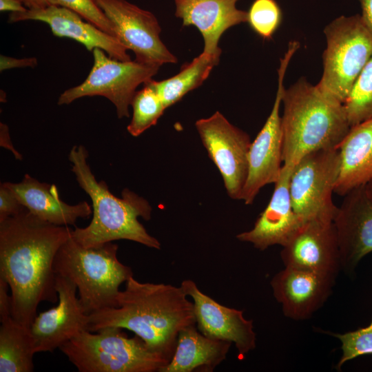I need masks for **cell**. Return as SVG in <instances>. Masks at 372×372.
<instances>
[{
    "label": "cell",
    "mask_w": 372,
    "mask_h": 372,
    "mask_svg": "<svg viewBox=\"0 0 372 372\" xmlns=\"http://www.w3.org/2000/svg\"><path fill=\"white\" fill-rule=\"evenodd\" d=\"M282 21V11L275 0H255L247 12L251 28L265 39H271Z\"/></svg>",
    "instance_id": "obj_28"
},
{
    "label": "cell",
    "mask_w": 372,
    "mask_h": 372,
    "mask_svg": "<svg viewBox=\"0 0 372 372\" xmlns=\"http://www.w3.org/2000/svg\"><path fill=\"white\" fill-rule=\"evenodd\" d=\"M335 278L302 269L285 267L273 276L271 287L285 317L309 319L330 297Z\"/></svg>",
    "instance_id": "obj_17"
},
{
    "label": "cell",
    "mask_w": 372,
    "mask_h": 372,
    "mask_svg": "<svg viewBox=\"0 0 372 372\" xmlns=\"http://www.w3.org/2000/svg\"><path fill=\"white\" fill-rule=\"evenodd\" d=\"M282 104L285 167L293 168L310 152L338 148L351 128L344 104L304 77L284 90Z\"/></svg>",
    "instance_id": "obj_4"
},
{
    "label": "cell",
    "mask_w": 372,
    "mask_h": 372,
    "mask_svg": "<svg viewBox=\"0 0 372 372\" xmlns=\"http://www.w3.org/2000/svg\"><path fill=\"white\" fill-rule=\"evenodd\" d=\"M25 208L4 184L0 185V221L23 211Z\"/></svg>",
    "instance_id": "obj_31"
},
{
    "label": "cell",
    "mask_w": 372,
    "mask_h": 372,
    "mask_svg": "<svg viewBox=\"0 0 372 372\" xmlns=\"http://www.w3.org/2000/svg\"><path fill=\"white\" fill-rule=\"evenodd\" d=\"M300 48L291 41L280 60L278 69V89L271 111L263 127L251 142L248 156V175L240 200L251 204L261 188L276 183L280 178L282 161L283 134L280 108L285 90L283 82L289 63Z\"/></svg>",
    "instance_id": "obj_9"
},
{
    "label": "cell",
    "mask_w": 372,
    "mask_h": 372,
    "mask_svg": "<svg viewBox=\"0 0 372 372\" xmlns=\"http://www.w3.org/2000/svg\"><path fill=\"white\" fill-rule=\"evenodd\" d=\"M87 158V150L81 145L73 146L68 156L76 181L92 205L90 223L84 228L72 229V238L84 247L125 239L159 249L160 242L138 220V217L145 220L151 218L152 209L147 200L128 189L122 192V198L114 196L104 180H96Z\"/></svg>",
    "instance_id": "obj_3"
},
{
    "label": "cell",
    "mask_w": 372,
    "mask_h": 372,
    "mask_svg": "<svg viewBox=\"0 0 372 372\" xmlns=\"http://www.w3.org/2000/svg\"><path fill=\"white\" fill-rule=\"evenodd\" d=\"M327 47L317 86L343 103L372 56V32L359 14L340 16L324 29Z\"/></svg>",
    "instance_id": "obj_7"
},
{
    "label": "cell",
    "mask_w": 372,
    "mask_h": 372,
    "mask_svg": "<svg viewBox=\"0 0 372 372\" xmlns=\"http://www.w3.org/2000/svg\"><path fill=\"white\" fill-rule=\"evenodd\" d=\"M0 322V372L33 371L36 353L30 327L12 316Z\"/></svg>",
    "instance_id": "obj_24"
},
{
    "label": "cell",
    "mask_w": 372,
    "mask_h": 372,
    "mask_svg": "<svg viewBox=\"0 0 372 372\" xmlns=\"http://www.w3.org/2000/svg\"><path fill=\"white\" fill-rule=\"evenodd\" d=\"M208 155L220 172L228 196L240 200L248 175L249 136L217 111L195 123Z\"/></svg>",
    "instance_id": "obj_11"
},
{
    "label": "cell",
    "mask_w": 372,
    "mask_h": 372,
    "mask_svg": "<svg viewBox=\"0 0 372 372\" xmlns=\"http://www.w3.org/2000/svg\"><path fill=\"white\" fill-rule=\"evenodd\" d=\"M56 291L58 304L37 315L30 327L36 353L53 352L88 331L89 315L77 296L76 285L56 275Z\"/></svg>",
    "instance_id": "obj_14"
},
{
    "label": "cell",
    "mask_w": 372,
    "mask_h": 372,
    "mask_svg": "<svg viewBox=\"0 0 372 372\" xmlns=\"http://www.w3.org/2000/svg\"><path fill=\"white\" fill-rule=\"evenodd\" d=\"M3 184L30 213L56 225L76 226L78 218H89L92 213V209L86 201L68 205L60 199L55 185L41 183L27 174L19 183L5 182Z\"/></svg>",
    "instance_id": "obj_21"
},
{
    "label": "cell",
    "mask_w": 372,
    "mask_h": 372,
    "mask_svg": "<svg viewBox=\"0 0 372 372\" xmlns=\"http://www.w3.org/2000/svg\"><path fill=\"white\" fill-rule=\"evenodd\" d=\"M231 342L208 338L196 324L181 330L169 363L160 372H212L225 358Z\"/></svg>",
    "instance_id": "obj_23"
},
{
    "label": "cell",
    "mask_w": 372,
    "mask_h": 372,
    "mask_svg": "<svg viewBox=\"0 0 372 372\" xmlns=\"http://www.w3.org/2000/svg\"><path fill=\"white\" fill-rule=\"evenodd\" d=\"M239 0H174L175 15L185 26L194 25L204 40L203 52L221 54L222 34L229 28L247 22V12L237 8Z\"/></svg>",
    "instance_id": "obj_20"
},
{
    "label": "cell",
    "mask_w": 372,
    "mask_h": 372,
    "mask_svg": "<svg viewBox=\"0 0 372 372\" xmlns=\"http://www.w3.org/2000/svg\"><path fill=\"white\" fill-rule=\"evenodd\" d=\"M111 22L116 37L145 63H176L177 58L160 38L161 28L153 13L126 0H94Z\"/></svg>",
    "instance_id": "obj_12"
},
{
    "label": "cell",
    "mask_w": 372,
    "mask_h": 372,
    "mask_svg": "<svg viewBox=\"0 0 372 372\" xmlns=\"http://www.w3.org/2000/svg\"><path fill=\"white\" fill-rule=\"evenodd\" d=\"M365 187L366 189L367 193L370 196V197L372 198V179H371L366 185Z\"/></svg>",
    "instance_id": "obj_38"
},
{
    "label": "cell",
    "mask_w": 372,
    "mask_h": 372,
    "mask_svg": "<svg viewBox=\"0 0 372 372\" xmlns=\"http://www.w3.org/2000/svg\"><path fill=\"white\" fill-rule=\"evenodd\" d=\"M150 80L143 84L141 90L136 91L131 103L133 114L127 130L133 136H138L156 125L166 109Z\"/></svg>",
    "instance_id": "obj_26"
},
{
    "label": "cell",
    "mask_w": 372,
    "mask_h": 372,
    "mask_svg": "<svg viewBox=\"0 0 372 372\" xmlns=\"http://www.w3.org/2000/svg\"><path fill=\"white\" fill-rule=\"evenodd\" d=\"M334 216H321L305 221L282 247L285 267L317 272L336 278L342 269Z\"/></svg>",
    "instance_id": "obj_13"
},
{
    "label": "cell",
    "mask_w": 372,
    "mask_h": 372,
    "mask_svg": "<svg viewBox=\"0 0 372 372\" xmlns=\"http://www.w3.org/2000/svg\"><path fill=\"white\" fill-rule=\"evenodd\" d=\"M52 6L68 8L83 19L116 37L112 25L94 0H48ZM117 39V38H116Z\"/></svg>",
    "instance_id": "obj_30"
},
{
    "label": "cell",
    "mask_w": 372,
    "mask_h": 372,
    "mask_svg": "<svg viewBox=\"0 0 372 372\" xmlns=\"http://www.w3.org/2000/svg\"><path fill=\"white\" fill-rule=\"evenodd\" d=\"M9 289L7 282L0 278V320L12 316L11 297L8 294Z\"/></svg>",
    "instance_id": "obj_33"
},
{
    "label": "cell",
    "mask_w": 372,
    "mask_h": 372,
    "mask_svg": "<svg viewBox=\"0 0 372 372\" xmlns=\"http://www.w3.org/2000/svg\"><path fill=\"white\" fill-rule=\"evenodd\" d=\"M351 127L372 119V56L344 103Z\"/></svg>",
    "instance_id": "obj_27"
},
{
    "label": "cell",
    "mask_w": 372,
    "mask_h": 372,
    "mask_svg": "<svg viewBox=\"0 0 372 372\" xmlns=\"http://www.w3.org/2000/svg\"><path fill=\"white\" fill-rule=\"evenodd\" d=\"M362 9L360 14L368 28L372 32V0H358Z\"/></svg>",
    "instance_id": "obj_35"
},
{
    "label": "cell",
    "mask_w": 372,
    "mask_h": 372,
    "mask_svg": "<svg viewBox=\"0 0 372 372\" xmlns=\"http://www.w3.org/2000/svg\"><path fill=\"white\" fill-rule=\"evenodd\" d=\"M293 168L282 166L269 204L253 228L238 234L237 239L251 243L260 251L273 245L283 247L304 223L291 204L289 180Z\"/></svg>",
    "instance_id": "obj_19"
},
{
    "label": "cell",
    "mask_w": 372,
    "mask_h": 372,
    "mask_svg": "<svg viewBox=\"0 0 372 372\" xmlns=\"http://www.w3.org/2000/svg\"><path fill=\"white\" fill-rule=\"evenodd\" d=\"M94 63L85 81L64 91L58 105L70 104L84 97L101 96L116 107L119 118L129 117V107L136 88L157 74L160 65L134 61H121L105 54L99 48L92 51Z\"/></svg>",
    "instance_id": "obj_8"
},
{
    "label": "cell",
    "mask_w": 372,
    "mask_h": 372,
    "mask_svg": "<svg viewBox=\"0 0 372 372\" xmlns=\"http://www.w3.org/2000/svg\"><path fill=\"white\" fill-rule=\"evenodd\" d=\"M0 141L1 146H3L5 148L10 149L17 159H21L22 157L19 153L17 152L13 147V145L10 141L9 136V129L8 127L2 123L0 125Z\"/></svg>",
    "instance_id": "obj_34"
},
{
    "label": "cell",
    "mask_w": 372,
    "mask_h": 372,
    "mask_svg": "<svg viewBox=\"0 0 372 372\" xmlns=\"http://www.w3.org/2000/svg\"><path fill=\"white\" fill-rule=\"evenodd\" d=\"M37 65V59L35 57L17 59L4 55L0 56V70L1 72L16 68H34Z\"/></svg>",
    "instance_id": "obj_32"
},
{
    "label": "cell",
    "mask_w": 372,
    "mask_h": 372,
    "mask_svg": "<svg viewBox=\"0 0 372 372\" xmlns=\"http://www.w3.org/2000/svg\"><path fill=\"white\" fill-rule=\"evenodd\" d=\"M72 229L26 209L0 221V278L9 285L12 318L30 327L42 301H58L54 258Z\"/></svg>",
    "instance_id": "obj_1"
},
{
    "label": "cell",
    "mask_w": 372,
    "mask_h": 372,
    "mask_svg": "<svg viewBox=\"0 0 372 372\" xmlns=\"http://www.w3.org/2000/svg\"><path fill=\"white\" fill-rule=\"evenodd\" d=\"M220 55L203 52L180 71L169 79L150 82L166 108L180 100L187 93L199 87L219 63Z\"/></svg>",
    "instance_id": "obj_25"
},
{
    "label": "cell",
    "mask_w": 372,
    "mask_h": 372,
    "mask_svg": "<svg viewBox=\"0 0 372 372\" xmlns=\"http://www.w3.org/2000/svg\"><path fill=\"white\" fill-rule=\"evenodd\" d=\"M337 207L335 226L342 269L352 273L359 262L372 252V198L365 185L346 194Z\"/></svg>",
    "instance_id": "obj_16"
},
{
    "label": "cell",
    "mask_w": 372,
    "mask_h": 372,
    "mask_svg": "<svg viewBox=\"0 0 372 372\" xmlns=\"http://www.w3.org/2000/svg\"><path fill=\"white\" fill-rule=\"evenodd\" d=\"M60 349L79 372H160L172 358L117 327L83 331Z\"/></svg>",
    "instance_id": "obj_6"
},
{
    "label": "cell",
    "mask_w": 372,
    "mask_h": 372,
    "mask_svg": "<svg viewBox=\"0 0 372 372\" xmlns=\"http://www.w3.org/2000/svg\"><path fill=\"white\" fill-rule=\"evenodd\" d=\"M117 251L118 245L112 242L84 247L70 236L56 253L53 263L56 275L76 285L88 315L116 307L119 287L133 276L132 269L118 260Z\"/></svg>",
    "instance_id": "obj_5"
},
{
    "label": "cell",
    "mask_w": 372,
    "mask_h": 372,
    "mask_svg": "<svg viewBox=\"0 0 372 372\" xmlns=\"http://www.w3.org/2000/svg\"><path fill=\"white\" fill-rule=\"evenodd\" d=\"M28 20L47 23L54 36L74 39L89 51L99 48L113 59L131 60L127 49L118 39L83 21L80 15L68 8L51 5L43 9L11 12L8 17L10 23Z\"/></svg>",
    "instance_id": "obj_18"
},
{
    "label": "cell",
    "mask_w": 372,
    "mask_h": 372,
    "mask_svg": "<svg viewBox=\"0 0 372 372\" xmlns=\"http://www.w3.org/2000/svg\"><path fill=\"white\" fill-rule=\"evenodd\" d=\"M338 150L340 165L334 193L344 196L372 179V119L351 127Z\"/></svg>",
    "instance_id": "obj_22"
},
{
    "label": "cell",
    "mask_w": 372,
    "mask_h": 372,
    "mask_svg": "<svg viewBox=\"0 0 372 372\" xmlns=\"http://www.w3.org/2000/svg\"><path fill=\"white\" fill-rule=\"evenodd\" d=\"M187 296L181 287L141 282L132 276L119 291L116 307L89 315L88 331L127 329L151 349L172 358L179 332L196 324L194 304Z\"/></svg>",
    "instance_id": "obj_2"
},
{
    "label": "cell",
    "mask_w": 372,
    "mask_h": 372,
    "mask_svg": "<svg viewBox=\"0 0 372 372\" xmlns=\"http://www.w3.org/2000/svg\"><path fill=\"white\" fill-rule=\"evenodd\" d=\"M338 148L318 149L303 156L293 167L289 192L295 213L304 221L334 216L332 194L340 171Z\"/></svg>",
    "instance_id": "obj_10"
},
{
    "label": "cell",
    "mask_w": 372,
    "mask_h": 372,
    "mask_svg": "<svg viewBox=\"0 0 372 372\" xmlns=\"http://www.w3.org/2000/svg\"><path fill=\"white\" fill-rule=\"evenodd\" d=\"M334 336L340 341L342 353L337 364L338 370L351 360L372 354V318L367 327L342 334L336 333Z\"/></svg>",
    "instance_id": "obj_29"
},
{
    "label": "cell",
    "mask_w": 372,
    "mask_h": 372,
    "mask_svg": "<svg viewBox=\"0 0 372 372\" xmlns=\"http://www.w3.org/2000/svg\"><path fill=\"white\" fill-rule=\"evenodd\" d=\"M180 287L193 299L196 324L201 333L234 343L240 356L255 349L253 320L245 318L242 311L219 304L203 293L193 280H183Z\"/></svg>",
    "instance_id": "obj_15"
},
{
    "label": "cell",
    "mask_w": 372,
    "mask_h": 372,
    "mask_svg": "<svg viewBox=\"0 0 372 372\" xmlns=\"http://www.w3.org/2000/svg\"><path fill=\"white\" fill-rule=\"evenodd\" d=\"M27 9H43L50 6L48 0H19Z\"/></svg>",
    "instance_id": "obj_37"
},
{
    "label": "cell",
    "mask_w": 372,
    "mask_h": 372,
    "mask_svg": "<svg viewBox=\"0 0 372 372\" xmlns=\"http://www.w3.org/2000/svg\"><path fill=\"white\" fill-rule=\"evenodd\" d=\"M27 8L19 0H0L1 12H23Z\"/></svg>",
    "instance_id": "obj_36"
}]
</instances>
